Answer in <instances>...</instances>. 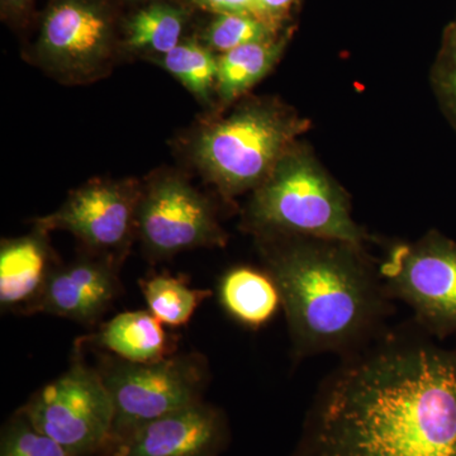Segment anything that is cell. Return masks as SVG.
Segmentation results:
<instances>
[{
	"mask_svg": "<svg viewBox=\"0 0 456 456\" xmlns=\"http://www.w3.org/2000/svg\"><path fill=\"white\" fill-rule=\"evenodd\" d=\"M430 338L388 329L342 356L290 456H456V349Z\"/></svg>",
	"mask_w": 456,
	"mask_h": 456,
	"instance_id": "cell-1",
	"label": "cell"
},
{
	"mask_svg": "<svg viewBox=\"0 0 456 456\" xmlns=\"http://www.w3.org/2000/svg\"><path fill=\"white\" fill-rule=\"evenodd\" d=\"M263 240L264 269L281 293L296 362L349 355L388 330L393 299L362 248L305 237Z\"/></svg>",
	"mask_w": 456,
	"mask_h": 456,
	"instance_id": "cell-2",
	"label": "cell"
},
{
	"mask_svg": "<svg viewBox=\"0 0 456 456\" xmlns=\"http://www.w3.org/2000/svg\"><path fill=\"white\" fill-rule=\"evenodd\" d=\"M246 224L261 239L305 237L356 248L365 240L344 191L310 156L293 149L255 189Z\"/></svg>",
	"mask_w": 456,
	"mask_h": 456,
	"instance_id": "cell-3",
	"label": "cell"
},
{
	"mask_svg": "<svg viewBox=\"0 0 456 456\" xmlns=\"http://www.w3.org/2000/svg\"><path fill=\"white\" fill-rule=\"evenodd\" d=\"M307 128V122L281 108L255 104L203 130L194 158L224 197L256 189Z\"/></svg>",
	"mask_w": 456,
	"mask_h": 456,
	"instance_id": "cell-4",
	"label": "cell"
},
{
	"mask_svg": "<svg viewBox=\"0 0 456 456\" xmlns=\"http://www.w3.org/2000/svg\"><path fill=\"white\" fill-rule=\"evenodd\" d=\"M98 369L114 408L107 448L149 422L203 401L209 380L208 362L198 353L173 354L149 364L108 354Z\"/></svg>",
	"mask_w": 456,
	"mask_h": 456,
	"instance_id": "cell-5",
	"label": "cell"
},
{
	"mask_svg": "<svg viewBox=\"0 0 456 456\" xmlns=\"http://www.w3.org/2000/svg\"><path fill=\"white\" fill-rule=\"evenodd\" d=\"M74 346L70 367L35 393L20 412L69 456L101 455L112 432V395L98 368Z\"/></svg>",
	"mask_w": 456,
	"mask_h": 456,
	"instance_id": "cell-6",
	"label": "cell"
},
{
	"mask_svg": "<svg viewBox=\"0 0 456 456\" xmlns=\"http://www.w3.org/2000/svg\"><path fill=\"white\" fill-rule=\"evenodd\" d=\"M393 301L413 312L417 326L432 338L456 334V245L428 235L393 248L379 269Z\"/></svg>",
	"mask_w": 456,
	"mask_h": 456,
	"instance_id": "cell-7",
	"label": "cell"
},
{
	"mask_svg": "<svg viewBox=\"0 0 456 456\" xmlns=\"http://www.w3.org/2000/svg\"><path fill=\"white\" fill-rule=\"evenodd\" d=\"M142 191L134 182H94L70 194L53 215L36 220L44 232L73 233L95 256L121 265L134 233Z\"/></svg>",
	"mask_w": 456,
	"mask_h": 456,
	"instance_id": "cell-8",
	"label": "cell"
},
{
	"mask_svg": "<svg viewBox=\"0 0 456 456\" xmlns=\"http://www.w3.org/2000/svg\"><path fill=\"white\" fill-rule=\"evenodd\" d=\"M137 235L156 260L226 242L211 203L174 175L155 180L141 193Z\"/></svg>",
	"mask_w": 456,
	"mask_h": 456,
	"instance_id": "cell-9",
	"label": "cell"
},
{
	"mask_svg": "<svg viewBox=\"0 0 456 456\" xmlns=\"http://www.w3.org/2000/svg\"><path fill=\"white\" fill-rule=\"evenodd\" d=\"M112 28L103 9L89 0H59L42 22L38 53L51 70L86 79L110 55Z\"/></svg>",
	"mask_w": 456,
	"mask_h": 456,
	"instance_id": "cell-10",
	"label": "cell"
},
{
	"mask_svg": "<svg viewBox=\"0 0 456 456\" xmlns=\"http://www.w3.org/2000/svg\"><path fill=\"white\" fill-rule=\"evenodd\" d=\"M230 437L224 411L200 401L143 425L101 455L220 456Z\"/></svg>",
	"mask_w": 456,
	"mask_h": 456,
	"instance_id": "cell-11",
	"label": "cell"
},
{
	"mask_svg": "<svg viewBox=\"0 0 456 456\" xmlns=\"http://www.w3.org/2000/svg\"><path fill=\"white\" fill-rule=\"evenodd\" d=\"M119 292L118 266L103 257H86L57 265L27 314H46L93 326Z\"/></svg>",
	"mask_w": 456,
	"mask_h": 456,
	"instance_id": "cell-12",
	"label": "cell"
},
{
	"mask_svg": "<svg viewBox=\"0 0 456 456\" xmlns=\"http://www.w3.org/2000/svg\"><path fill=\"white\" fill-rule=\"evenodd\" d=\"M36 227L33 235L8 240L0 250V305L3 311L27 314L41 296L56 266L45 240Z\"/></svg>",
	"mask_w": 456,
	"mask_h": 456,
	"instance_id": "cell-13",
	"label": "cell"
},
{
	"mask_svg": "<svg viewBox=\"0 0 456 456\" xmlns=\"http://www.w3.org/2000/svg\"><path fill=\"white\" fill-rule=\"evenodd\" d=\"M74 346L106 351L136 364L159 362L175 350L163 323L150 311L122 312L102 323L97 331L77 338Z\"/></svg>",
	"mask_w": 456,
	"mask_h": 456,
	"instance_id": "cell-14",
	"label": "cell"
},
{
	"mask_svg": "<svg viewBox=\"0 0 456 456\" xmlns=\"http://www.w3.org/2000/svg\"><path fill=\"white\" fill-rule=\"evenodd\" d=\"M224 310L241 326L259 330L281 310V293L265 269L240 265L227 270L218 283Z\"/></svg>",
	"mask_w": 456,
	"mask_h": 456,
	"instance_id": "cell-15",
	"label": "cell"
},
{
	"mask_svg": "<svg viewBox=\"0 0 456 456\" xmlns=\"http://www.w3.org/2000/svg\"><path fill=\"white\" fill-rule=\"evenodd\" d=\"M285 42L272 40L254 42L222 53L218 57V94L224 102L241 97L277 64Z\"/></svg>",
	"mask_w": 456,
	"mask_h": 456,
	"instance_id": "cell-16",
	"label": "cell"
},
{
	"mask_svg": "<svg viewBox=\"0 0 456 456\" xmlns=\"http://www.w3.org/2000/svg\"><path fill=\"white\" fill-rule=\"evenodd\" d=\"M140 288L149 311L169 327L188 325L200 305L212 296L211 290L194 289L184 278L169 273L147 275L141 279Z\"/></svg>",
	"mask_w": 456,
	"mask_h": 456,
	"instance_id": "cell-17",
	"label": "cell"
},
{
	"mask_svg": "<svg viewBox=\"0 0 456 456\" xmlns=\"http://www.w3.org/2000/svg\"><path fill=\"white\" fill-rule=\"evenodd\" d=\"M185 14L173 5L156 3L141 9L127 26L128 46L167 55L180 44Z\"/></svg>",
	"mask_w": 456,
	"mask_h": 456,
	"instance_id": "cell-18",
	"label": "cell"
},
{
	"mask_svg": "<svg viewBox=\"0 0 456 456\" xmlns=\"http://www.w3.org/2000/svg\"><path fill=\"white\" fill-rule=\"evenodd\" d=\"M159 62L194 97L209 102L218 75V59L212 50L197 42H183L167 55L159 57Z\"/></svg>",
	"mask_w": 456,
	"mask_h": 456,
	"instance_id": "cell-19",
	"label": "cell"
},
{
	"mask_svg": "<svg viewBox=\"0 0 456 456\" xmlns=\"http://www.w3.org/2000/svg\"><path fill=\"white\" fill-rule=\"evenodd\" d=\"M274 27L253 14H217L204 33L209 50L224 53L244 45L275 38Z\"/></svg>",
	"mask_w": 456,
	"mask_h": 456,
	"instance_id": "cell-20",
	"label": "cell"
},
{
	"mask_svg": "<svg viewBox=\"0 0 456 456\" xmlns=\"http://www.w3.org/2000/svg\"><path fill=\"white\" fill-rule=\"evenodd\" d=\"M0 456H69L59 444L42 434L20 410L3 426Z\"/></svg>",
	"mask_w": 456,
	"mask_h": 456,
	"instance_id": "cell-21",
	"label": "cell"
},
{
	"mask_svg": "<svg viewBox=\"0 0 456 456\" xmlns=\"http://www.w3.org/2000/svg\"><path fill=\"white\" fill-rule=\"evenodd\" d=\"M297 0H253V14L263 22L277 28L289 16Z\"/></svg>",
	"mask_w": 456,
	"mask_h": 456,
	"instance_id": "cell-22",
	"label": "cell"
},
{
	"mask_svg": "<svg viewBox=\"0 0 456 456\" xmlns=\"http://www.w3.org/2000/svg\"><path fill=\"white\" fill-rule=\"evenodd\" d=\"M443 83L444 89L446 90V94L449 95L456 110V27L449 38Z\"/></svg>",
	"mask_w": 456,
	"mask_h": 456,
	"instance_id": "cell-23",
	"label": "cell"
},
{
	"mask_svg": "<svg viewBox=\"0 0 456 456\" xmlns=\"http://www.w3.org/2000/svg\"><path fill=\"white\" fill-rule=\"evenodd\" d=\"M194 2L200 7L217 14H253V0H194Z\"/></svg>",
	"mask_w": 456,
	"mask_h": 456,
	"instance_id": "cell-24",
	"label": "cell"
},
{
	"mask_svg": "<svg viewBox=\"0 0 456 456\" xmlns=\"http://www.w3.org/2000/svg\"><path fill=\"white\" fill-rule=\"evenodd\" d=\"M3 14L7 17L25 16L31 8L32 0H0Z\"/></svg>",
	"mask_w": 456,
	"mask_h": 456,
	"instance_id": "cell-25",
	"label": "cell"
}]
</instances>
